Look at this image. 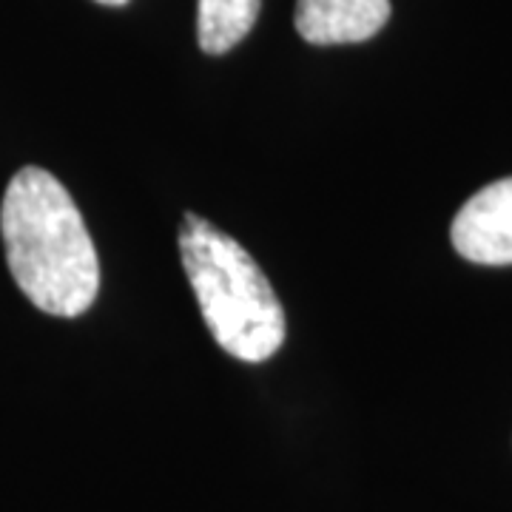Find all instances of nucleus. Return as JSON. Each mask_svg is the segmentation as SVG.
I'll return each instance as SVG.
<instances>
[{"mask_svg":"<svg viewBox=\"0 0 512 512\" xmlns=\"http://www.w3.org/2000/svg\"><path fill=\"white\" fill-rule=\"evenodd\" d=\"M6 262L37 311L74 319L100 291V259L72 194L49 171L26 165L0 205Z\"/></svg>","mask_w":512,"mask_h":512,"instance_id":"obj_1","label":"nucleus"},{"mask_svg":"<svg viewBox=\"0 0 512 512\" xmlns=\"http://www.w3.org/2000/svg\"><path fill=\"white\" fill-rule=\"evenodd\" d=\"M180 254L217 345L239 362L271 359L285 345V311L254 256L197 214L183 217Z\"/></svg>","mask_w":512,"mask_h":512,"instance_id":"obj_2","label":"nucleus"},{"mask_svg":"<svg viewBox=\"0 0 512 512\" xmlns=\"http://www.w3.org/2000/svg\"><path fill=\"white\" fill-rule=\"evenodd\" d=\"M453 248L476 265H512V177L481 188L450 228Z\"/></svg>","mask_w":512,"mask_h":512,"instance_id":"obj_3","label":"nucleus"},{"mask_svg":"<svg viewBox=\"0 0 512 512\" xmlns=\"http://www.w3.org/2000/svg\"><path fill=\"white\" fill-rule=\"evenodd\" d=\"M390 18V0H299L296 32L313 46L370 40Z\"/></svg>","mask_w":512,"mask_h":512,"instance_id":"obj_4","label":"nucleus"},{"mask_svg":"<svg viewBox=\"0 0 512 512\" xmlns=\"http://www.w3.org/2000/svg\"><path fill=\"white\" fill-rule=\"evenodd\" d=\"M259 18V0H200L197 40L205 55H225L251 32Z\"/></svg>","mask_w":512,"mask_h":512,"instance_id":"obj_5","label":"nucleus"},{"mask_svg":"<svg viewBox=\"0 0 512 512\" xmlns=\"http://www.w3.org/2000/svg\"><path fill=\"white\" fill-rule=\"evenodd\" d=\"M97 3H103V6H126L128 0H97Z\"/></svg>","mask_w":512,"mask_h":512,"instance_id":"obj_6","label":"nucleus"}]
</instances>
